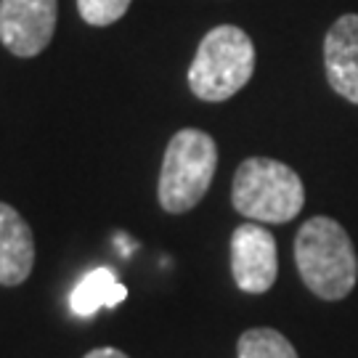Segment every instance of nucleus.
Listing matches in <instances>:
<instances>
[{
    "label": "nucleus",
    "instance_id": "9b49d317",
    "mask_svg": "<svg viewBox=\"0 0 358 358\" xmlns=\"http://www.w3.org/2000/svg\"><path fill=\"white\" fill-rule=\"evenodd\" d=\"M130 8V0H77V11L90 27H106L122 19Z\"/></svg>",
    "mask_w": 358,
    "mask_h": 358
},
{
    "label": "nucleus",
    "instance_id": "f03ea898",
    "mask_svg": "<svg viewBox=\"0 0 358 358\" xmlns=\"http://www.w3.org/2000/svg\"><path fill=\"white\" fill-rule=\"evenodd\" d=\"M231 202L239 215L257 223H289L306 205V186L279 159L250 157L234 176Z\"/></svg>",
    "mask_w": 358,
    "mask_h": 358
},
{
    "label": "nucleus",
    "instance_id": "9d476101",
    "mask_svg": "<svg viewBox=\"0 0 358 358\" xmlns=\"http://www.w3.org/2000/svg\"><path fill=\"white\" fill-rule=\"evenodd\" d=\"M236 356L239 358H300L297 350L292 348V343H289L282 332L268 329V327L247 329V332L239 337Z\"/></svg>",
    "mask_w": 358,
    "mask_h": 358
},
{
    "label": "nucleus",
    "instance_id": "39448f33",
    "mask_svg": "<svg viewBox=\"0 0 358 358\" xmlns=\"http://www.w3.org/2000/svg\"><path fill=\"white\" fill-rule=\"evenodd\" d=\"M56 0H0V43L19 59L48 48L56 32Z\"/></svg>",
    "mask_w": 358,
    "mask_h": 358
},
{
    "label": "nucleus",
    "instance_id": "20e7f679",
    "mask_svg": "<svg viewBox=\"0 0 358 358\" xmlns=\"http://www.w3.org/2000/svg\"><path fill=\"white\" fill-rule=\"evenodd\" d=\"M217 146L215 138L199 128L178 130L165 149L159 170V205L165 213H189L205 199L215 178Z\"/></svg>",
    "mask_w": 358,
    "mask_h": 358
},
{
    "label": "nucleus",
    "instance_id": "423d86ee",
    "mask_svg": "<svg viewBox=\"0 0 358 358\" xmlns=\"http://www.w3.org/2000/svg\"><path fill=\"white\" fill-rule=\"evenodd\" d=\"M231 273L242 292H268L279 276L276 239L260 223H242L231 236Z\"/></svg>",
    "mask_w": 358,
    "mask_h": 358
},
{
    "label": "nucleus",
    "instance_id": "f8f14e48",
    "mask_svg": "<svg viewBox=\"0 0 358 358\" xmlns=\"http://www.w3.org/2000/svg\"><path fill=\"white\" fill-rule=\"evenodd\" d=\"M83 358H130V356H125V353L117 350V348H96V350L85 353Z\"/></svg>",
    "mask_w": 358,
    "mask_h": 358
},
{
    "label": "nucleus",
    "instance_id": "f257e3e1",
    "mask_svg": "<svg viewBox=\"0 0 358 358\" xmlns=\"http://www.w3.org/2000/svg\"><path fill=\"white\" fill-rule=\"evenodd\" d=\"M300 279L321 300H343L358 282V257L348 231L327 215L306 220L294 236Z\"/></svg>",
    "mask_w": 358,
    "mask_h": 358
},
{
    "label": "nucleus",
    "instance_id": "7ed1b4c3",
    "mask_svg": "<svg viewBox=\"0 0 358 358\" xmlns=\"http://www.w3.org/2000/svg\"><path fill=\"white\" fill-rule=\"evenodd\" d=\"M255 72V45L234 24L210 29L189 66V88L202 101H226L250 83Z\"/></svg>",
    "mask_w": 358,
    "mask_h": 358
},
{
    "label": "nucleus",
    "instance_id": "6e6552de",
    "mask_svg": "<svg viewBox=\"0 0 358 358\" xmlns=\"http://www.w3.org/2000/svg\"><path fill=\"white\" fill-rule=\"evenodd\" d=\"M35 266V236L24 217L0 202V284L16 287L27 282Z\"/></svg>",
    "mask_w": 358,
    "mask_h": 358
},
{
    "label": "nucleus",
    "instance_id": "1a4fd4ad",
    "mask_svg": "<svg viewBox=\"0 0 358 358\" xmlns=\"http://www.w3.org/2000/svg\"><path fill=\"white\" fill-rule=\"evenodd\" d=\"M128 297V289L120 284L115 271L96 268L69 294V308L75 316H93L99 308H115Z\"/></svg>",
    "mask_w": 358,
    "mask_h": 358
},
{
    "label": "nucleus",
    "instance_id": "0eeeda50",
    "mask_svg": "<svg viewBox=\"0 0 358 358\" xmlns=\"http://www.w3.org/2000/svg\"><path fill=\"white\" fill-rule=\"evenodd\" d=\"M324 69L337 96L358 103V13H345L324 40Z\"/></svg>",
    "mask_w": 358,
    "mask_h": 358
}]
</instances>
